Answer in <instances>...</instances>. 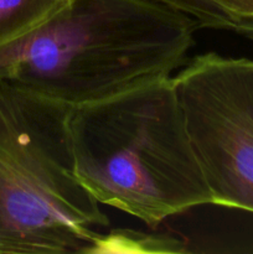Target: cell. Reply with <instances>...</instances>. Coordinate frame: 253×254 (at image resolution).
I'll use <instances>...</instances> for the list:
<instances>
[{"mask_svg": "<svg viewBox=\"0 0 253 254\" xmlns=\"http://www.w3.org/2000/svg\"><path fill=\"white\" fill-rule=\"evenodd\" d=\"M173 79L212 205L253 213V60L206 52Z\"/></svg>", "mask_w": 253, "mask_h": 254, "instance_id": "4", "label": "cell"}, {"mask_svg": "<svg viewBox=\"0 0 253 254\" xmlns=\"http://www.w3.org/2000/svg\"><path fill=\"white\" fill-rule=\"evenodd\" d=\"M180 253L188 252L180 240L170 236L144 235L129 230H114L102 235L88 253Z\"/></svg>", "mask_w": 253, "mask_h": 254, "instance_id": "6", "label": "cell"}, {"mask_svg": "<svg viewBox=\"0 0 253 254\" xmlns=\"http://www.w3.org/2000/svg\"><path fill=\"white\" fill-rule=\"evenodd\" d=\"M198 29L195 19L155 0H69L0 46V78L77 108L173 77Z\"/></svg>", "mask_w": 253, "mask_h": 254, "instance_id": "1", "label": "cell"}, {"mask_svg": "<svg viewBox=\"0 0 253 254\" xmlns=\"http://www.w3.org/2000/svg\"><path fill=\"white\" fill-rule=\"evenodd\" d=\"M179 10L198 22L201 29L231 30L232 21L227 12L213 0H155Z\"/></svg>", "mask_w": 253, "mask_h": 254, "instance_id": "7", "label": "cell"}, {"mask_svg": "<svg viewBox=\"0 0 253 254\" xmlns=\"http://www.w3.org/2000/svg\"><path fill=\"white\" fill-rule=\"evenodd\" d=\"M232 21V31L247 36L253 31V0H213Z\"/></svg>", "mask_w": 253, "mask_h": 254, "instance_id": "8", "label": "cell"}, {"mask_svg": "<svg viewBox=\"0 0 253 254\" xmlns=\"http://www.w3.org/2000/svg\"><path fill=\"white\" fill-rule=\"evenodd\" d=\"M71 109L0 78V254L88 253L109 225L74 173Z\"/></svg>", "mask_w": 253, "mask_h": 254, "instance_id": "3", "label": "cell"}, {"mask_svg": "<svg viewBox=\"0 0 253 254\" xmlns=\"http://www.w3.org/2000/svg\"><path fill=\"white\" fill-rule=\"evenodd\" d=\"M69 0H0V46L30 34Z\"/></svg>", "mask_w": 253, "mask_h": 254, "instance_id": "5", "label": "cell"}, {"mask_svg": "<svg viewBox=\"0 0 253 254\" xmlns=\"http://www.w3.org/2000/svg\"><path fill=\"white\" fill-rule=\"evenodd\" d=\"M68 133L74 173L99 205L153 230L212 205L173 77L72 108Z\"/></svg>", "mask_w": 253, "mask_h": 254, "instance_id": "2", "label": "cell"}]
</instances>
